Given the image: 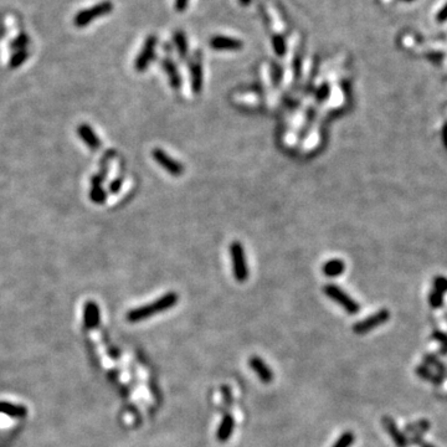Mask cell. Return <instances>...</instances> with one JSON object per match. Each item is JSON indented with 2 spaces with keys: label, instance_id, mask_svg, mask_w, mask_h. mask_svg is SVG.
<instances>
[{
  "label": "cell",
  "instance_id": "6da1fadb",
  "mask_svg": "<svg viewBox=\"0 0 447 447\" xmlns=\"http://www.w3.org/2000/svg\"><path fill=\"white\" fill-rule=\"evenodd\" d=\"M178 301L179 296L175 292H168V293L154 301L151 305H145L139 308L132 309L127 314V318L131 322H139V320L147 319L149 317L154 316V314L162 313V312L173 308L178 303Z\"/></svg>",
  "mask_w": 447,
  "mask_h": 447
},
{
  "label": "cell",
  "instance_id": "7a4b0ae2",
  "mask_svg": "<svg viewBox=\"0 0 447 447\" xmlns=\"http://www.w3.org/2000/svg\"><path fill=\"white\" fill-rule=\"evenodd\" d=\"M112 10H113V4L111 2H102L94 7L78 11L74 18V24L77 27H85L95 19L111 14Z\"/></svg>",
  "mask_w": 447,
  "mask_h": 447
},
{
  "label": "cell",
  "instance_id": "3957f363",
  "mask_svg": "<svg viewBox=\"0 0 447 447\" xmlns=\"http://www.w3.org/2000/svg\"><path fill=\"white\" fill-rule=\"evenodd\" d=\"M323 292L328 298H331L333 302L338 303L347 313L355 314L361 311V306L351 298L349 294L345 293L339 286L336 285H325L323 287Z\"/></svg>",
  "mask_w": 447,
  "mask_h": 447
},
{
  "label": "cell",
  "instance_id": "277c9868",
  "mask_svg": "<svg viewBox=\"0 0 447 447\" xmlns=\"http://www.w3.org/2000/svg\"><path fill=\"white\" fill-rule=\"evenodd\" d=\"M230 255H231L232 271H234L235 280L241 283L245 282L249 278V269H247L244 246L239 241L232 243L231 246H230Z\"/></svg>",
  "mask_w": 447,
  "mask_h": 447
},
{
  "label": "cell",
  "instance_id": "5b68a950",
  "mask_svg": "<svg viewBox=\"0 0 447 447\" xmlns=\"http://www.w3.org/2000/svg\"><path fill=\"white\" fill-rule=\"evenodd\" d=\"M390 318V312L388 309H381V311L376 312V313L372 314V316L367 317L361 322H356L353 325V332L355 334H367L373 330H375L379 325L386 323Z\"/></svg>",
  "mask_w": 447,
  "mask_h": 447
},
{
  "label": "cell",
  "instance_id": "8992f818",
  "mask_svg": "<svg viewBox=\"0 0 447 447\" xmlns=\"http://www.w3.org/2000/svg\"><path fill=\"white\" fill-rule=\"evenodd\" d=\"M156 46H157V38L154 35L148 36L143 44L142 50L137 55L136 61H134V69L137 72H144L147 67L153 61L156 56Z\"/></svg>",
  "mask_w": 447,
  "mask_h": 447
},
{
  "label": "cell",
  "instance_id": "52a82bcc",
  "mask_svg": "<svg viewBox=\"0 0 447 447\" xmlns=\"http://www.w3.org/2000/svg\"><path fill=\"white\" fill-rule=\"evenodd\" d=\"M152 157H153V159L158 163L163 169L168 171L171 175L181 176L184 173V165L181 162H176L175 159L171 158L170 156H168L163 149L154 148L153 152H152Z\"/></svg>",
  "mask_w": 447,
  "mask_h": 447
},
{
  "label": "cell",
  "instance_id": "ba28073f",
  "mask_svg": "<svg viewBox=\"0 0 447 447\" xmlns=\"http://www.w3.org/2000/svg\"><path fill=\"white\" fill-rule=\"evenodd\" d=\"M209 45L216 51H237L244 46L243 41L229 36L218 35L210 39Z\"/></svg>",
  "mask_w": 447,
  "mask_h": 447
},
{
  "label": "cell",
  "instance_id": "9c48e42d",
  "mask_svg": "<svg viewBox=\"0 0 447 447\" xmlns=\"http://www.w3.org/2000/svg\"><path fill=\"white\" fill-rule=\"evenodd\" d=\"M249 365L252 369V372L258 376V379H260L262 383L265 384L272 383V380H274V372H272L271 368H270L269 365L260 358V356L252 355L251 358L249 359Z\"/></svg>",
  "mask_w": 447,
  "mask_h": 447
},
{
  "label": "cell",
  "instance_id": "30bf717a",
  "mask_svg": "<svg viewBox=\"0 0 447 447\" xmlns=\"http://www.w3.org/2000/svg\"><path fill=\"white\" fill-rule=\"evenodd\" d=\"M76 132H77V136L82 139V142L92 151H98L102 147V142L98 138L97 134L95 133L91 126L82 123V125L78 126Z\"/></svg>",
  "mask_w": 447,
  "mask_h": 447
},
{
  "label": "cell",
  "instance_id": "8fae6325",
  "mask_svg": "<svg viewBox=\"0 0 447 447\" xmlns=\"http://www.w3.org/2000/svg\"><path fill=\"white\" fill-rule=\"evenodd\" d=\"M381 423H383L385 431H386L388 434L390 435V437H392L393 442L395 443L396 447H407L406 437H405V435L403 434V432H401L400 430L398 429V426H396L394 420H393L390 416H384L383 420H381Z\"/></svg>",
  "mask_w": 447,
  "mask_h": 447
},
{
  "label": "cell",
  "instance_id": "7c38bea8",
  "mask_svg": "<svg viewBox=\"0 0 447 447\" xmlns=\"http://www.w3.org/2000/svg\"><path fill=\"white\" fill-rule=\"evenodd\" d=\"M235 430V420L232 418L231 414L224 415L223 420H221L220 425L218 427V431H216V440L219 442H226L230 440V437L232 436Z\"/></svg>",
  "mask_w": 447,
  "mask_h": 447
},
{
  "label": "cell",
  "instance_id": "4fadbf2b",
  "mask_svg": "<svg viewBox=\"0 0 447 447\" xmlns=\"http://www.w3.org/2000/svg\"><path fill=\"white\" fill-rule=\"evenodd\" d=\"M162 66L164 72L167 74L168 78H169L170 86L173 87L174 90H178L179 87L182 86V78L178 69H176L175 64H174L170 58H164V60L162 61Z\"/></svg>",
  "mask_w": 447,
  "mask_h": 447
},
{
  "label": "cell",
  "instance_id": "5bb4252c",
  "mask_svg": "<svg viewBox=\"0 0 447 447\" xmlns=\"http://www.w3.org/2000/svg\"><path fill=\"white\" fill-rule=\"evenodd\" d=\"M190 76H192L193 91L195 94H200L202 87V66L200 58H195L190 65Z\"/></svg>",
  "mask_w": 447,
  "mask_h": 447
},
{
  "label": "cell",
  "instance_id": "9a60e30c",
  "mask_svg": "<svg viewBox=\"0 0 447 447\" xmlns=\"http://www.w3.org/2000/svg\"><path fill=\"white\" fill-rule=\"evenodd\" d=\"M345 270V263L343 262L339 258H334V260L327 261L322 267L323 274L327 277H338L344 272Z\"/></svg>",
  "mask_w": 447,
  "mask_h": 447
},
{
  "label": "cell",
  "instance_id": "2e32d148",
  "mask_svg": "<svg viewBox=\"0 0 447 447\" xmlns=\"http://www.w3.org/2000/svg\"><path fill=\"white\" fill-rule=\"evenodd\" d=\"M173 41L174 45L176 47V51H178L179 56L182 57H185L187 53L189 50H188V40H187V35L182 32V30H178V32L174 33L173 36Z\"/></svg>",
  "mask_w": 447,
  "mask_h": 447
},
{
  "label": "cell",
  "instance_id": "e0dca14e",
  "mask_svg": "<svg viewBox=\"0 0 447 447\" xmlns=\"http://www.w3.org/2000/svg\"><path fill=\"white\" fill-rule=\"evenodd\" d=\"M90 199L95 202V204H105L107 201V193L105 192L102 187H91L90 190Z\"/></svg>",
  "mask_w": 447,
  "mask_h": 447
},
{
  "label": "cell",
  "instance_id": "ac0fdd59",
  "mask_svg": "<svg viewBox=\"0 0 447 447\" xmlns=\"http://www.w3.org/2000/svg\"><path fill=\"white\" fill-rule=\"evenodd\" d=\"M27 56H29V53H27L26 50H19V51H15L10 57L9 66L11 69H18V67H20L21 65L26 61Z\"/></svg>",
  "mask_w": 447,
  "mask_h": 447
},
{
  "label": "cell",
  "instance_id": "d6986e66",
  "mask_svg": "<svg viewBox=\"0 0 447 447\" xmlns=\"http://www.w3.org/2000/svg\"><path fill=\"white\" fill-rule=\"evenodd\" d=\"M355 440V436L351 431H345L339 436L338 440L334 442V445L332 447H351Z\"/></svg>",
  "mask_w": 447,
  "mask_h": 447
},
{
  "label": "cell",
  "instance_id": "ffe728a7",
  "mask_svg": "<svg viewBox=\"0 0 447 447\" xmlns=\"http://www.w3.org/2000/svg\"><path fill=\"white\" fill-rule=\"evenodd\" d=\"M272 46H274L275 52L278 56H283L286 53V50H287L285 39L281 35H274V38H272Z\"/></svg>",
  "mask_w": 447,
  "mask_h": 447
},
{
  "label": "cell",
  "instance_id": "44dd1931",
  "mask_svg": "<svg viewBox=\"0 0 447 447\" xmlns=\"http://www.w3.org/2000/svg\"><path fill=\"white\" fill-rule=\"evenodd\" d=\"M29 45V38H27L26 34H20L19 36H16L13 41H11L10 47L15 51L19 50H26V46Z\"/></svg>",
  "mask_w": 447,
  "mask_h": 447
},
{
  "label": "cell",
  "instance_id": "7402d4cb",
  "mask_svg": "<svg viewBox=\"0 0 447 447\" xmlns=\"http://www.w3.org/2000/svg\"><path fill=\"white\" fill-rule=\"evenodd\" d=\"M430 305L432 306V307L434 308H440L441 306H442V303H443V294L441 293V292H438V291H436V289H434V291L431 292V293H430Z\"/></svg>",
  "mask_w": 447,
  "mask_h": 447
},
{
  "label": "cell",
  "instance_id": "603a6c76",
  "mask_svg": "<svg viewBox=\"0 0 447 447\" xmlns=\"http://www.w3.org/2000/svg\"><path fill=\"white\" fill-rule=\"evenodd\" d=\"M434 289L441 292V293H446L447 292V278L446 277H436L434 281Z\"/></svg>",
  "mask_w": 447,
  "mask_h": 447
},
{
  "label": "cell",
  "instance_id": "cb8c5ba5",
  "mask_svg": "<svg viewBox=\"0 0 447 447\" xmlns=\"http://www.w3.org/2000/svg\"><path fill=\"white\" fill-rule=\"evenodd\" d=\"M330 94H331V87L328 85H322L319 87L318 91H317V100L318 101L327 100Z\"/></svg>",
  "mask_w": 447,
  "mask_h": 447
},
{
  "label": "cell",
  "instance_id": "d4e9b609",
  "mask_svg": "<svg viewBox=\"0 0 447 447\" xmlns=\"http://www.w3.org/2000/svg\"><path fill=\"white\" fill-rule=\"evenodd\" d=\"M123 185V179L122 178H116L109 183V193L111 194H117L120 193L121 188Z\"/></svg>",
  "mask_w": 447,
  "mask_h": 447
},
{
  "label": "cell",
  "instance_id": "484cf974",
  "mask_svg": "<svg viewBox=\"0 0 447 447\" xmlns=\"http://www.w3.org/2000/svg\"><path fill=\"white\" fill-rule=\"evenodd\" d=\"M188 5H189V0H175V10L178 13H183V11L187 10Z\"/></svg>",
  "mask_w": 447,
  "mask_h": 447
},
{
  "label": "cell",
  "instance_id": "4316f807",
  "mask_svg": "<svg viewBox=\"0 0 447 447\" xmlns=\"http://www.w3.org/2000/svg\"><path fill=\"white\" fill-rule=\"evenodd\" d=\"M436 19H437L438 22L447 21V3L445 5H443L442 8H441V10L437 13Z\"/></svg>",
  "mask_w": 447,
  "mask_h": 447
},
{
  "label": "cell",
  "instance_id": "83f0119b",
  "mask_svg": "<svg viewBox=\"0 0 447 447\" xmlns=\"http://www.w3.org/2000/svg\"><path fill=\"white\" fill-rule=\"evenodd\" d=\"M294 75H296V77H300V75H301V58L300 57L294 58Z\"/></svg>",
  "mask_w": 447,
  "mask_h": 447
},
{
  "label": "cell",
  "instance_id": "f1b7e54d",
  "mask_svg": "<svg viewBox=\"0 0 447 447\" xmlns=\"http://www.w3.org/2000/svg\"><path fill=\"white\" fill-rule=\"evenodd\" d=\"M251 2L252 0H239V3H240L243 7H249V5L251 4Z\"/></svg>",
  "mask_w": 447,
  "mask_h": 447
},
{
  "label": "cell",
  "instance_id": "f546056e",
  "mask_svg": "<svg viewBox=\"0 0 447 447\" xmlns=\"http://www.w3.org/2000/svg\"><path fill=\"white\" fill-rule=\"evenodd\" d=\"M418 442L420 443V446H421V447H435L434 445H430V443L423 442V441H421V440H418Z\"/></svg>",
  "mask_w": 447,
  "mask_h": 447
},
{
  "label": "cell",
  "instance_id": "4dcf8cb0",
  "mask_svg": "<svg viewBox=\"0 0 447 447\" xmlns=\"http://www.w3.org/2000/svg\"><path fill=\"white\" fill-rule=\"evenodd\" d=\"M405 2H412V0H405Z\"/></svg>",
  "mask_w": 447,
  "mask_h": 447
}]
</instances>
